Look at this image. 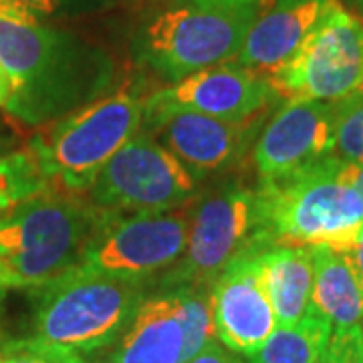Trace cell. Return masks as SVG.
I'll use <instances>...</instances> for the list:
<instances>
[{
	"label": "cell",
	"instance_id": "obj_27",
	"mask_svg": "<svg viewBox=\"0 0 363 363\" xmlns=\"http://www.w3.org/2000/svg\"><path fill=\"white\" fill-rule=\"evenodd\" d=\"M335 250H341L350 259L353 269L359 272V277L363 279V222L357 226V230L351 234L350 240L341 248H335Z\"/></svg>",
	"mask_w": 363,
	"mask_h": 363
},
{
	"label": "cell",
	"instance_id": "obj_32",
	"mask_svg": "<svg viewBox=\"0 0 363 363\" xmlns=\"http://www.w3.org/2000/svg\"><path fill=\"white\" fill-rule=\"evenodd\" d=\"M347 4L351 6V11H355V13L363 11V0H347Z\"/></svg>",
	"mask_w": 363,
	"mask_h": 363
},
{
	"label": "cell",
	"instance_id": "obj_35",
	"mask_svg": "<svg viewBox=\"0 0 363 363\" xmlns=\"http://www.w3.org/2000/svg\"><path fill=\"white\" fill-rule=\"evenodd\" d=\"M0 363H4V359H2V355H0Z\"/></svg>",
	"mask_w": 363,
	"mask_h": 363
},
{
	"label": "cell",
	"instance_id": "obj_4",
	"mask_svg": "<svg viewBox=\"0 0 363 363\" xmlns=\"http://www.w3.org/2000/svg\"><path fill=\"white\" fill-rule=\"evenodd\" d=\"M143 99L117 91L45 123L28 143L47 188L87 196L99 172L138 133Z\"/></svg>",
	"mask_w": 363,
	"mask_h": 363
},
{
	"label": "cell",
	"instance_id": "obj_6",
	"mask_svg": "<svg viewBox=\"0 0 363 363\" xmlns=\"http://www.w3.org/2000/svg\"><path fill=\"white\" fill-rule=\"evenodd\" d=\"M39 291L33 337L77 355L111 347L147 297L145 283L75 267Z\"/></svg>",
	"mask_w": 363,
	"mask_h": 363
},
{
	"label": "cell",
	"instance_id": "obj_28",
	"mask_svg": "<svg viewBox=\"0 0 363 363\" xmlns=\"http://www.w3.org/2000/svg\"><path fill=\"white\" fill-rule=\"evenodd\" d=\"M0 18H16L26 23H39V16L21 0H0Z\"/></svg>",
	"mask_w": 363,
	"mask_h": 363
},
{
	"label": "cell",
	"instance_id": "obj_36",
	"mask_svg": "<svg viewBox=\"0 0 363 363\" xmlns=\"http://www.w3.org/2000/svg\"><path fill=\"white\" fill-rule=\"evenodd\" d=\"M0 291H2V286H0Z\"/></svg>",
	"mask_w": 363,
	"mask_h": 363
},
{
	"label": "cell",
	"instance_id": "obj_31",
	"mask_svg": "<svg viewBox=\"0 0 363 363\" xmlns=\"http://www.w3.org/2000/svg\"><path fill=\"white\" fill-rule=\"evenodd\" d=\"M79 363H113L109 357H99V355H81Z\"/></svg>",
	"mask_w": 363,
	"mask_h": 363
},
{
	"label": "cell",
	"instance_id": "obj_5",
	"mask_svg": "<svg viewBox=\"0 0 363 363\" xmlns=\"http://www.w3.org/2000/svg\"><path fill=\"white\" fill-rule=\"evenodd\" d=\"M259 11V2L172 0L140 28L138 59L169 83L234 61Z\"/></svg>",
	"mask_w": 363,
	"mask_h": 363
},
{
	"label": "cell",
	"instance_id": "obj_22",
	"mask_svg": "<svg viewBox=\"0 0 363 363\" xmlns=\"http://www.w3.org/2000/svg\"><path fill=\"white\" fill-rule=\"evenodd\" d=\"M184 307V331L186 350L184 362H188L210 341L216 339L210 307V286H176Z\"/></svg>",
	"mask_w": 363,
	"mask_h": 363
},
{
	"label": "cell",
	"instance_id": "obj_29",
	"mask_svg": "<svg viewBox=\"0 0 363 363\" xmlns=\"http://www.w3.org/2000/svg\"><path fill=\"white\" fill-rule=\"evenodd\" d=\"M341 176L350 184L351 188L362 196L363 200V164H350L341 162Z\"/></svg>",
	"mask_w": 363,
	"mask_h": 363
},
{
	"label": "cell",
	"instance_id": "obj_34",
	"mask_svg": "<svg viewBox=\"0 0 363 363\" xmlns=\"http://www.w3.org/2000/svg\"><path fill=\"white\" fill-rule=\"evenodd\" d=\"M359 327H362V337H363V321H362V323H359Z\"/></svg>",
	"mask_w": 363,
	"mask_h": 363
},
{
	"label": "cell",
	"instance_id": "obj_7",
	"mask_svg": "<svg viewBox=\"0 0 363 363\" xmlns=\"http://www.w3.org/2000/svg\"><path fill=\"white\" fill-rule=\"evenodd\" d=\"M260 250L257 188L226 182L192 206L184 252L162 274L160 289L212 286L230 262Z\"/></svg>",
	"mask_w": 363,
	"mask_h": 363
},
{
	"label": "cell",
	"instance_id": "obj_17",
	"mask_svg": "<svg viewBox=\"0 0 363 363\" xmlns=\"http://www.w3.org/2000/svg\"><path fill=\"white\" fill-rule=\"evenodd\" d=\"M313 255L311 311L333 329L363 321V279L350 259L335 248L309 247Z\"/></svg>",
	"mask_w": 363,
	"mask_h": 363
},
{
	"label": "cell",
	"instance_id": "obj_9",
	"mask_svg": "<svg viewBox=\"0 0 363 363\" xmlns=\"http://www.w3.org/2000/svg\"><path fill=\"white\" fill-rule=\"evenodd\" d=\"M190 212V204L164 212H135L130 218L107 212L75 269L145 283L182 257Z\"/></svg>",
	"mask_w": 363,
	"mask_h": 363
},
{
	"label": "cell",
	"instance_id": "obj_24",
	"mask_svg": "<svg viewBox=\"0 0 363 363\" xmlns=\"http://www.w3.org/2000/svg\"><path fill=\"white\" fill-rule=\"evenodd\" d=\"M317 363H363L362 327L333 329Z\"/></svg>",
	"mask_w": 363,
	"mask_h": 363
},
{
	"label": "cell",
	"instance_id": "obj_10",
	"mask_svg": "<svg viewBox=\"0 0 363 363\" xmlns=\"http://www.w3.org/2000/svg\"><path fill=\"white\" fill-rule=\"evenodd\" d=\"M198 182L150 133H135L99 172L87 198L104 212H164L190 204Z\"/></svg>",
	"mask_w": 363,
	"mask_h": 363
},
{
	"label": "cell",
	"instance_id": "obj_30",
	"mask_svg": "<svg viewBox=\"0 0 363 363\" xmlns=\"http://www.w3.org/2000/svg\"><path fill=\"white\" fill-rule=\"evenodd\" d=\"M11 97H13V81H11L6 67L2 65V61H0V107L6 109Z\"/></svg>",
	"mask_w": 363,
	"mask_h": 363
},
{
	"label": "cell",
	"instance_id": "obj_11",
	"mask_svg": "<svg viewBox=\"0 0 363 363\" xmlns=\"http://www.w3.org/2000/svg\"><path fill=\"white\" fill-rule=\"evenodd\" d=\"M264 117L267 113L230 121L188 109H152L143 111L142 125L200 182L230 169L247 156Z\"/></svg>",
	"mask_w": 363,
	"mask_h": 363
},
{
	"label": "cell",
	"instance_id": "obj_20",
	"mask_svg": "<svg viewBox=\"0 0 363 363\" xmlns=\"http://www.w3.org/2000/svg\"><path fill=\"white\" fill-rule=\"evenodd\" d=\"M331 156L350 164H363V87L333 101Z\"/></svg>",
	"mask_w": 363,
	"mask_h": 363
},
{
	"label": "cell",
	"instance_id": "obj_12",
	"mask_svg": "<svg viewBox=\"0 0 363 363\" xmlns=\"http://www.w3.org/2000/svg\"><path fill=\"white\" fill-rule=\"evenodd\" d=\"M279 99L269 81L236 61L208 67L152 93L143 99V111L188 109L210 117L242 121L264 116Z\"/></svg>",
	"mask_w": 363,
	"mask_h": 363
},
{
	"label": "cell",
	"instance_id": "obj_13",
	"mask_svg": "<svg viewBox=\"0 0 363 363\" xmlns=\"http://www.w3.org/2000/svg\"><path fill=\"white\" fill-rule=\"evenodd\" d=\"M216 339L238 355H252L277 329L259 252L230 262L210 286Z\"/></svg>",
	"mask_w": 363,
	"mask_h": 363
},
{
	"label": "cell",
	"instance_id": "obj_33",
	"mask_svg": "<svg viewBox=\"0 0 363 363\" xmlns=\"http://www.w3.org/2000/svg\"><path fill=\"white\" fill-rule=\"evenodd\" d=\"M222 2H233V4H255L260 0H222Z\"/></svg>",
	"mask_w": 363,
	"mask_h": 363
},
{
	"label": "cell",
	"instance_id": "obj_2",
	"mask_svg": "<svg viewBox=\"0 0 363 363\" xmlns=\"http://www.w3.org/2000/svg\"><path fill=\"white\" fill-rule=\"evenodd\" d=\"M87 196L45 188L0 216V286L43 289L81 259L105 218Z\"/></svg>",
	"mask_w": 363,
	"mask_h": 363
},
{
	"label": "cell",
	"instance_id": "obj_26",
	"mask_svg": "<svg viewBox=\"0 0 363 363\" xmlns=\"http://www.w3.org/2000/svg\"><path fill=\"white\" fill-rule=\"evenodd\" d=\"M184 363H240L238 357L234 355V351H230L226 345H222L218 339L210 341L206 347L198 351L196 355H192L188 362Z\"/></svg>",
	"mask_w": 363,
	"mask_h": 363
},
{
	"label": "cell",
	"instance_id": "obj_3",
	"mask_svg": "<svg viewBox=\"0 0 363 363\" xmlns=\"http://www.w3.org/2000/svg\"><path fill=\"white\" fill-rule=\"evenodd\" d=\"M260 242L341 248L363 222V200L341 176V160L325 156L305 168L259 180Z\"/></svg>",
	"mask_w": 363,
	"mask_h": 363
},
{
	"label": "cell",
	"instance_id": "obj_16",
	"mask_svg": "<svg viewBox=\"0 0 363 363\" xmlns=\"http://www.w3.org/2000/svg\"><path fill=\"white\" fill-rule=\"evenodd\" d=\"M186 331L178 289L142 301L107 355L113 363H184Z\"/></svg>",
	"mask_w": 363,
	"mask_h": 363
},
{
	"label": "cell",
	"instance_id": "obj_14",
	"mask_svg": "<svg viewBox=\"0 0 363 363\" xmlns=\"http://www.w3.org/2000/svg\"><path fill=\"white\" fill-rule=\"evenodd\" d=\"M333 147V101L286 99L252 145L259 180H271L305 168Z\"/></svg>",
	"mask_w": 363,
	"mask_h": 363
},
{
	"label": "cell",
	"instance_id": "obj_15",
	"mask_svg": "<svg viewBox=\"0 0 363 363\" xmlns=\"http://www.w3.org/2000/svg\"><path fill=\"white\" fill-rule=\"evenodd\" d=\"M329 4L331 0H272L252 21L234 61L269 81L293 59Z\"/></svg>",
	"mask_w": 363,
	"mask_h": 363
},
{
	"label": "cell",
	"instance_id": "obj_8",
	"mask_svg": "<svg viewBox=\"0 0 363 363\" xmlns=\"http://www.w3.org/2000/svg\"><path fill=\"white\" fill-rule=\"evenodd\" d=\"M269 85L279 99L337 101L363 87V16L331 0L293 59Z\"/></svg>",
	"mask_w": 363,
	"mask_h": 363
},
{
	"label": "cell",
	"instance_id": "obj_23",
	"mask_svg": "<svg viewBox=\"0 0 363 363\" xmlns=\"http://www.w3.org/2000/svg\"><path fill=\"white\" fill-rule=\"evenodd\" d=\"M0 355L4 363H79L81 355L59 350L40 339H18L2 345Z\"/></svg>",
	"mask_w": 363,
	"mask_h": 363
},
{
	"label": "cell",
	"instance_id": "obj_25",
	"mask_svg": "<svg viewBox=\"0 0 363 363\" xmlns=\"http://www.w3.org/2000/svg\"><path fill=\"white\" fill-rule=\"evenodd\" d=\"M37 16H51V14H75L89 13L101 9L107 0H21Z\"/></svg>",
	"mask_w": 363,
	"mask_h": 363
},
{
	"label": "cell",
	"instance_id": "obj_1",
	"mask_svg": "<svg viewBox=\"0 0 363 363\" xmlns=\"http://www.w3.org/2000/svg\"><path fill=\"white\" fill-rule=\"evenodd\" d=\"M0 61L13 81L6 109L26 123H49L104 97L111 79L104 52L16 18H0Z\"/></svg>",
	"mask_w": 363,
	"mask_h": 363
},
{
	"label": "cell",
	"instance_id": "obj_19",
	"mask_svg": "<svg viewBox=\"0 0 363 363\" xmlns=\"http://www.w3.org/2000/svg\"><path fill=\"white\" fill-rule=\"evenodd\" d=\"M333 327L309 311L301 321L277 325L259 350L248 355V363H317Z\"/></svg>",
	"mask_w": 363,
	"mask_h": 363
},
{
	"label": "cell",
	"instance_id": "obj_21",
	"mask_svg": "<svg viewBox=\"0 0 363 363\" xmlns=\"http://www.w3.org/2000/svg\"><path fill=\"white\" fill-rule=\"evenodd\" d=\"M45 188L47 182L28 152L0 156V216Z\"/></svg>",
	"mask_w": 363,
	"mask_h": 363
},
{
	"label": "cell",
	"instance_id": "obj_18",
	"mask_svg": "<svg viewBox=\"0 0 363 363\" xmlns=\"http://www.w3.org/2000/svg\"><path fill=\"white\" fill-rule=\"evenodd\" d=\"M259 259L277 323H297L309 315L313 293L311 248L274 245L260 250Z\"/></svg>",
	"mask_w": 363,
	"mask_h": 363
}]
</instances>
